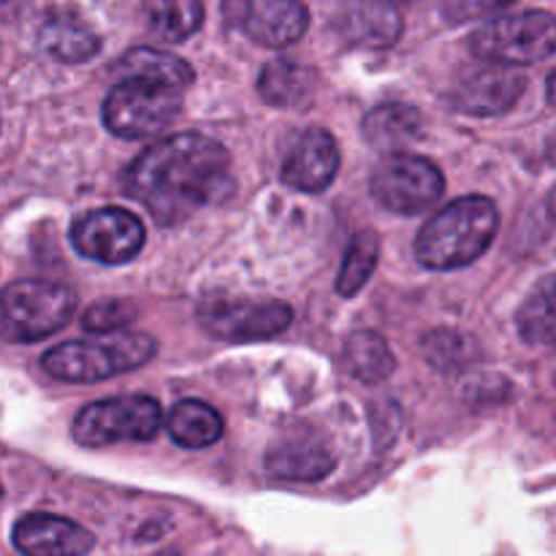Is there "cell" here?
I'll return each instance as SVG.
<instances>
[{"instance_id":"8","label":"cell","mask_w":556,"mask_h":556,"mask_svg":"<svg viewBox=\"0 0 556 556\" xmlns=\"http://www.w3.org/2000/svg\"><path fill=\"white\" fill-rule=\"evenodd\" d=\"M443 172L418 155H391L375 168L372 195L383 210L396 215H421L443 195Z\"/></svg>"},{"instance_id":"14","label":"cell","mask_w":556,"mask_h":556,"mask_svg":"<svg viewBox=\"0 0 556 556\" xmlns=\"http://www.w3.org/2000/svg\"><path fill=\"white\" fill-rule=\"evenodd\" d=\"M11 541L22 556H85L96 546L92 532L52 514H30L20 519L11 532Z\"/></svg>"},{"instance_id":"25","label":"cell","mask_w":556,"mask_h":556,"mask_svg":"<svg viewBox=\"0 0 556 556\" xmlns=\"http://www.w3.org/2000/svg\"><path fill=\"white\" fill-rule=\"evenodd\" d=\"M380 239L375 231H362L353 237L351 248L345 250L340 277H337V293L340 296H356L378 266Z\"/></svg>"},{"instance_id":"7","label":"cell","mask_w":556,"mask_h":556,"mask_svg":"<svg viewBox=\"0 0 556 556\" xmlns=\"http://www.w3.org/2000/svg\"><path fill=\"white\" fill-rule=\"evenodd\" d=\"M163 424L161 405L152 396L130 394L98 400L81 407L74 418V440L87 448H103L114 443H147Z\"/></svg>"},{"instance_id":"27","label":"cell","mask_w":556,"mask_h":556,"mask_svg":"<svg viewBox=\"0 0 556 556\" xmlns=\"http://www.w3.org/2000/svg\"><path fill=\"white\" fill-rule=\"evenodd\" d=\"M424 358L438 369H451L465 362V340L454 331H432L424 337Z\"/></svg>"},{"instance_id":"3","label":"cell","mask_w":556,"mask_h":556,"mask_svg":"<svg viewBox=\"0 0 556 556\" xmlns=\"http://www.w3.org/2000/svg\"><path fill=\"white\" fill-rule=\"evenodd\" d=\"M155 356V340L139 331H114L101 340H71L41 356L49 378L63 383H96L141 367Z\"/></svg>"},{"instance_id":"29","label":"cell","mask_w":556,"mask_h":556,"mask_svg":"<svg viewBox=\"0 0 556 556\" xmlns=\"http://www.w3.org/2000/svg\"><path fill=\"white\" fill-rule=\"evenodd\" d=\"M546 98H548V103H552V106H556V71L552 76H548V81H546Z\"/></svg>"},{"instance_id":"12","label":"cell","mask_w":556,"mask_h":556,"mask_svg":"<svg viewBox=\"0 0 556 556\" xmlns=\"http://www.w3.org/2000/svg\"><path fill=\"white\" fill-rule=\"evenodd\" d=\"M525 87L527 79L510 65L483 63L478 68H467L456 79L451 103L456 112L472 114V117H494L514 109Z\"/></svg>"},{"instance_id":"26","label":"cell","mask_w":556,"mask_h":556,"mask_svg":"<svg viewBox=\"0 0 556 556\" xmlns=\"http://www.w3.org/2000/svg\"><path fill=\"white\" fill-rule=\"evenodd\" d=\"M136 315H139L136 304L125 302V299H106V302H96L85 309L81 326L92 334H114V331H123L125 326L134 324Z\"/></svg>"},{"instance_id":"23","label":"cell","mask_w":556,"mask_h":556,"mask_svg":"<svg viewBox=\"0 0 556 556\" xmlns=\"http://www.w3.org/2000/svg\"><path fill=\"white\" fill-rule=\"evenodd\" d=\"M147 25L163 41L179 43L204 25L201 0H141Z\"/></svg>"},{"instance_id":"16","label":"cell","mask_w":556,"mask_h":556,"mask_svg":"<svg viewBox=\"0 0 556 556\" xmlns=\"http://www.w3.org/2000/svg\"><path fill=\"white\" fill-rule=\"evenodd\" d=\"M266 470L282 481L315 483L334 470V454L315 434H293L266 454Z\"/></svg>"},{"instance_id":"24","label":"cell","mask_w":556,"mask_h":556,"mask_svg":"<svg viewBox=\"0 0 556 556\" xmlns=\"http://www.w3.org/2000/svg\"><path fill=\"white\" fill-rule=\"evenodd\" d=\"M119 79H128V76H147V79L166 81V85L177 87L185 92V87L193 81V68L185 63L182 58L172 52H161V49L152 47H136L128 54H123V60L117 63Z\"/></svg>"},{"instance_id":"30","label":"cell","mask_w":556,"mask_h":556,"mask_svg":"<svg viewBox=\"0 0 556 556\" xmlns=\"http://www.w3.org/2000/svg\"><path fill=\"white\" fill-rule=\"evenodd\" d=\"M548 212H552V220L556 223V188L552 190V195H548Z\"/></svg>"},{"instance_id":"13","label":"cell","mask_w":556,"mask_h":556,"mask_svg":"<svg viewBox=\"0 0 556 556\" xmlns=\"http://www.w3.org/2000/svg\"><path fill=\"white\" fill-rule=\"evenodd\" d=\"M340 172V147L324 128H309L293 141L280 168V179L302 193H320Z\"/></svg>"},{"instance_id":"2","label":"cell","mask_w":556,"mask_h":556,"mask_svg":"<svg viewBox=\"0 0 556 556\" xmlns=\"http://www.w3.org/2000/svg\"><path fill=\"white\" fill-rule=\"evenodd\" d=\"M497 228V204L486 195H465L440 210L421 228L416 258L427 269H462L492 248Z\"/></svg>"},{"instance_id":"15","label":"cell","mask_w":556,"mask_h":556,"mask_svg":"<svg viewBox=\"0 0 556 556\" xmlns=\"http://www.w3.org/2000/svg\"><path fill=\"white\" fill-rule=\"evenodd\" d=\"M334 25L353 47L386 49L402 36V16L391 0H353L340 11Z\"/></svg>"},{"instance_id":"10","label":"cell","mask_w":556,"mask_h":556,"mask_svg":"<svg viewBox=\"0 0 556 556\" xmlns=\"http://www.w3.org/2000/svg\"><path fill=\"white\" fill-rule=\"evenodd\" d=\"M293 309L282 302H228L210 299L199 307V324L210 337L220 342H258L271 340L288 329Z\"/></svg>"},{"instance_id":"5","label":"cell","mask_w":556,"mask_h":556,"mask_svg":"<svg viewBox=\"0 0 556 556\" xmlns=\"http://www.w3.org/2000/svg\"><path fill=\"white\" fill-rule=\"evenodd\" d=\"M182 90L166 81L128 76L112 87L103 101V123L119 139H147L177 119Z\"/></svg>"},{"instance_id":"31","label":"cell","mask_w":556,"mask_h":556,"mask_svg":"<svg viewBox=\"0 0 556 556\" xmlns=\"http://www.w3.org/2000/svg\"><path fill=\"white\" fill-rule=\"evenodd\" d=\"M548 157H552V161L556 163V134L552 136V139H548Z\"/></svg>"},{"instance_id":"1","label":"cell","mask_w":556,"mask_h":556,"mask_svg":"<svg viewBox=\"0 0 556 556\" xmlns=\"http://www.w3.org/2000/svg\"><path fill=\"white\" fill-rule=\"evenodd\" d=\"M231 157L204 134H177L147 147L125 172V193L150 210L161 226L215 204L231 188Z\"/></svg>"},{"instance_id":"17","label":"cell","mask_w":556,"mask_h":556,"mask_svg":"<svg viewBox=\"0 0 556 556\" xmlns=\"http://www.w3.org/2000/svg\"><path fill=\"white\" fill-rule=\"evenodd\" d=\"M424 134V117L407 103H380L364 117V136L375 150L386 155H402Z\"/></svg>"},{"instance_id":"28","label":"cell","mask_w":556,"mask_h":556,"mask_svg":"<svg viewBox=\"0 0 556 556\" xmlns=\"http://www.w3.org/2000/svg\"><path fill=\"white\" fill-rule=\"evenodd\" d=\"M516 0H440V11L451 25H465V22L483 20L489 14L508 9Z\"/></svg>"},{"instance_id":"6","label":"cell","mask_w":556,"mask_h":556,"mask_svg":"<svg viewBox=\"0 0 556 556\" xmlns=\"http://www.w3.org/2000/svg\"><path fill=\"white\" fill-rule=\"evenodd\" d=\"M470 49L483 63L530 65L556 52V16L548 11H521L497 16L470 36Z\"/></svg>"},{"instance_id":"4","label":"cell","mask_w":556,"mask_h":556,"mask_svg":"<svg viewBox=\"0 0 556 556\" xmlns=\"http://www.w3.org/2000/svg\"><path fill=\"white\" fill-rule=\"evenodd\" d=\"M76 309V293L54 280H16L0 291V337L38 342L63 329Z\"/></svg>"},{"instance_id":"18","label":"cell","mask_w":556,"mask_h":556,"mask_svg":"<svg viewBox=\"0 0 556 556\" xmlns=\"http://www.w3.org/2000/svg\"><path fill=\"white\" fill-rule=\"evenodd\" d=\"M315 87H318V74L309 65L286 58L266 63L258 76L261 98L280 109H293L307 103L313 98Z\"/></svg>"},{"instance_id":"22","label":"cell","mask_w":556,"mask_h":556,"mask_svg":"<svg viewBox=\"0 0 556 556\" xmlns=\"http://www.w3.org/2000/svg\"><path fill=\"white\" fill-rule=\"evenodd\" d=\"M348 372L362 383H383L394 375V353L378 331H356L345 340Z\"/></svg>"},{"instance_id":"21","label":"cell","mask_w":556,"mask_h":556,"mask_svg":"<svg viewBox=\"0 0 556 556\" xmlns=\"http://www.w3.org/2000/svg\"><path fill=\"white\" fill-rule=\"evenodd\" d=\"M516 326L527 345H556V275L538 282L516 313Z\"/></svg>"},{"instance_id":"20","label":"cell","mask_w":556,"mask_h":556,"mask_svg":"<svg viewBox=\"0 0 556 556\" xmlns=\"http://www.w3.org/2000/svg\"><path fill=\"white\" fill-rule=\"evenodd\" d=\"M168 434L182 448H206L223 438V418L212 405L199 400H182L168 413Z\"/></svg>"},{"instance_id":"11","label":"cell","mask_w":556,"mask_h":556,"mask_svg":"<svg viewBox=\"0 0 556 556\" xmlns=\"http://www.w3.org/2000/svg\"><path fill=\"white\" fill-rule=\"evenodd\" d=\"M223 16L255 43L271 49L291 47L309 27L302 0H223Z\"/></svg>"},{"instance_id":"19","label":"cell","mask_w":556,"mask_h":556,"mask_svg":"<svg viewBox=\"0 0 556 556\" xmlns=\"http://www.w3.org/2000/svg\"><path fill=\"white\" fill-rule=\"evenodd\" d=\"M38 47L60 63H85L96 58L101 38L90 25L71 14H54L38 30Z\"/></svg>"},{"instance_id":"9","label":"cell","mask_w":556,"mask_h":556,"mask_svg":"<svg viewBox=\"0 0 556 556\" xmlns=\"http://www.w3.org/2000/svg\"><path fill=\"white\" fill-rule=\"evenodd\" d=\"M71 244L98 264H128L144 248V223L117 206L92 210L71 226Z\"/></svg>"}]
</instances>
